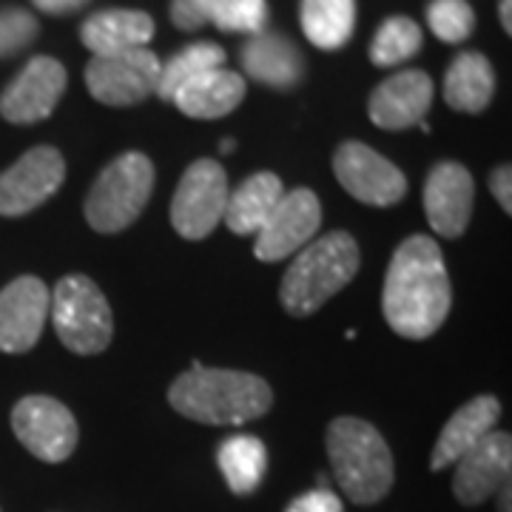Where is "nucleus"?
<instances>
[{"instance_id": "21", "label": "nucleus", "mask_w": 512, "mask_h": 512, "mask_svg": "<svg viewBox=\"0 0 512 512\" xmlns=\"http://www.w3.org/2000/svg\"><path fill=\"white\" fill-rule=\"evenodd\" d=\"M242 66L256 83L274 89H293L302 80V55L282 35H256L242 49Z\"/></svg>"}, {"instance_id": "32", "label": "nucleus", "mask_w": 512, "mask_h": 512, "mask_svg": "<svg viewBox=\"0 0 512 512\" xmlns=\"http://www.w3.org/2000/svg\"><path fill=\"white\" fill-rule=\"evenodd\" d=\"M285 512H342V501L325 487H316L311 493L299 495L296 501H291V507Z\"/></svg>"}, {"instance_id": "17", "label": "nucleus", "mask_w": 512, "mask_h": 512, "mask_svg": "<svg viewBox=\"0 0 512 512\" xmlns=\"http://www.w3.org/2000/svg\"><path fill=\"white\" fill-rule=\"evenodd\" d=\"M433 103V80L419 69L387 77L370 97V120L387 131L424 123V114Z\"/></svg>"}, {"instance_id": "18", "label": "nucleus", "mask_w": 512, "mask_h": 512, "mask_svg": "<svg viewBox=\"0 0 512 512\" xmlns=\"http://www.w3.org/2000/svg\"><path fill=\"white\" fill-rule=\"evenodd\" d=\"M498 416H501V404L495 396H478L464 407H458L450 421L444 424L439 441L433 447L430 467L444 470V467L456 464L458 458L470 453L487 433H493Z\"/></svg>"}, {"instance_id": "34", "label": "nucleus", "mask_w": 512, "mask_h": 512, "mask_svg": "<svg viewBox=\"0 0 512 512\" xmlns=\"http://www.w3.org/2000/svg\"><path fill=\"white\" fill-rule=\"evenodd\" d=\"M86 0H35L37 9H43V12H49V15H66V12H74V9H80Z\"/></svg>"}, {"instance_id": "20", "label": "nucleus", "mask_w": 512, "mask_h": 512, "mask_svg": "<svg viewBox=\"0 0 512 512\" xmlns=\"http://www.w3.org/2000/svg\"><path fill=\"white\" fill-rule=\"evenodd\" d=\"M242 97H245V80L237 72L211 69L188 80L171 100L177 103V109L194 120H217L237 109Z\"/></svg>"}, {"instance_id": "12", "label": "nucleus", "mask_w": 512, "mask_h": 512, "mask_svg": "<svg viewBox=\"0 0 512 512\" xmlns=\"http://www.w3.org/2000/svg\"><path fill=\"white\" fill-rule=\"evenodd\" d=\"M319 225H322L319 197L308 188H296L279 200L271 217L256 231V256L262 262L288 259L316 237Z\"/></svg>"}, {"instance_id": "26", "label": "nucleus", "mask_w": 512, "mask_h": 512, "mask_svg": "<svg viewBox=\"0 0 512 512\" xmlns=\"http://www.w3.org/2000/svg\"><path fill=\"white\" fill-rule=\"evenodd\" d=\"M222 63H225V52H222L217 43H194V46L183 49L177 57H171L165 66H160L157 92L165 100H171L188 80L211 72V69H220Z\"/></svg>"}, {"instance_id": "27", "label": "nucleus", "mask_w": 512, "mask_h": 512, "mask_svg": "<svg viewBox=\"0 0 512 512\" xmlns=\"http://www.w3.org/2000/svg\"><path fill=\"white\" fill-rule=\"evenodd\" d=\"M421 49V29L410 18L384 20L382 29L373 37L370 60L376 66H399Z\"/></svg>"}, {"instance_id": "35", "label": "nucleus", "mask_w": 512, "mask_h": 512, "mask_svg": "<svg viewBox=\"0 0 512 512\" xmlns=\"http://www.w3.org/2000/svg\"><path fill=\"white\" fill-rule=\"evenodd\" d=\"M498 510L510 512V484L501 487V501H498Z\"/></svg>"}, {"instance_id": "15", "label": "nucleus", "mask_w": 512, "mask_h": 512, "mask_svg": "<svg viewBox=\"0 0 512 512\" xmlns=\"http://www.w3.org/2000/svg\"><path fill=\"white\" fill-rule=\"evenodd\" d=\"M473 197H476V183L464 165H436L424 185V214L430 228L439 237H461L473 214Z\"/></svg>"}, {"instance_id": "13", "label": "nucleus", "mask_w": 512, "mask_h": 512, "mask_svg": "<svg viewBox=\"0 0 512 512\" xmlns=\"http://www.w3.org/2000/svg\"><path fill=\"white\" fill-rule=\"evenodd\" d=\"M66 92V69L55 57H32L0 94V114L15 126H32L55 111Z\"/></svg>"}, {"instance_id": "19", "label": "nucleus", "mask_w": 512, "mask_h": 512, "mask_svg": "<svg viewBox=\"0 0 512 512\" xmlns=\"http://www.w3.org/2000/svg\"><path fill=\"white\" fill-rule=\"evenodd\" d=\"M151 37H154V20L146 12L109 9V12H97L83 23V43L86 49H92L94 57L143 49Z\"/></svg>"}, {"instance_id": "14", "label": "nucleus", "mask_w": 512, "mask_h": 512, "mask_svg": "<svg viewBox=\"0 0 512 512\" xmlns=\"http://www.w3.org/2000/svg\"><path fill=\"white\" fill-rule=\"evenodd\" d=\"M52 293L37 276H18L0 291V350L26 353L37 345Z\"/></svg>"}, {"instance_id": "22", "label": "nucleus", "mask_w": 512, "mask_h": 512, "mask_svg": "<svg viewBox=\"0 0 512 512\" xmlns=\"http://www.w3.org/2000/svg\"><path fill=\"white\" fill-rule=\"evenodd\" d=\"M282 197H285V188H282V180L276 174H271V171L254 174L251 180L239 185L234 194H228L222 220L228 222V228L239 237L256 234Z\"/></svg>"}, {"instance_id": "11", "label": "nucleus", "mask_w": 512, "mask_h": 512, "mask_svg": "<svg viewBox=\"0 0 512 512\" xmlns=\"http://www.w3.org/2000/svg\"><path fill=\"white\" fill-rule=\"evenodd\" d=\"M66 177L63 154L52 146L26 151L9 171L0 174V214L23 217L49 200Z\"/></svg>"}, {"instance_id": "4", "label": "nucleus", "mask_w": 512, "mask_h": 512, "mask_svg": "<svg viewBox=\"0 0 512 512\" xmlns=\"http://www.w3.org/2000/svg\"><path fill=\"white\" fill-rule=\"evenodd\" d=\"M328 456L336 481L353 504H376L393 487V456L382 433L362 419L342 416L328 427Z\"/></svg>"}, {"instance_id": "28", "label": "nucleus", "mask_w": 512, "mask_h": 512, "mask_svg": "<svg viewBox=\"0 0 512 512\" xmlns=\"http://www.w3.org/2000/svg\"><path fill=\"white\" fill-rule=\"evenodd\" d=\"M430 29L441 37L444 43H461L473 35L476 15L467 0H433L427 9Z\"/></svg>"}, {"instance_id": "10", "label": "nucleus", "mask_w": 512, "mask_h": 512, "mask_svg": "<svg viewBox=\"0 0 512 512\" xmlns=\"http://www.w3.org/2000/svg\"><path fill=\"white\" fill-rule=\"evenodd\" d=\"M333 174L350 197L376 208H387L407 194L402 171L365 143L339 146L333 157Z\"/></svg>"}, {"instance_id": "8", "label": "nucleus", "mask_w": 512, "mask_h": 512, "mask_svg": "<svg viewBox=\"0 0 512 512\" xmlns=\"http://www.w3.org/2000/svg\"><path fill=\"white\" fill-rule=\"evenodd\" d=\"M160 60L148 49H131L123 55L92 57L86 66V86L94 100L106 106H134L157 92Z\"/></svg>"}, {"instance_id": "23", "label": "nucleus", "mask_w": 512, "mask_h": 512, "mask_svg": "<svg viewBox=\"0 0 512 512\" xmlns=\"http://www.w3.org/2000/svg\"><path fill=\"white\" fill-rule=\"evenodd\" d=\"M495 74L490 60L478 52H464L453 60L447 80H444V97L456 111L478 114L487 109L493 100Z\"/></svg>"}, {"instance_id": "1", "label": "nucleus", "mask_w": 512, "mask_h": 512, "mask_svg": "<svg viewBox=\"0 0 512 512\" xmlns=\"http://www.w3.org/2000/svg\"><path fill=\"white\" fill-rule=\"evenodd\" d=\"M453 288L439 242L410 237L399 245L384 276L382 311L387 325L407 339H427L444 325Z\"/></svg>"}, {"instance_id": "33", "label": "nucleus", "mask_w": 512, "mask_h": 512, "mask_svg": "<svg viewBox=\"0 0 512 512\" xmlns=\"http://www.w3.org/2000/svg\"><path fill=\"white\" fill-rule=\"evenodd\" d=\"M510 165H501L495 168L493 177H490V188H493V197L501 202V208L510 214L512 211V188H510Z\"/></svg>"}, {"instance_id": "31", "label": "nucleus", "mask_w": 512, "mask_h": 512, "mask_svg": "<svg viewBox=\"0 0 512 512\" xmlns=\"http://www.w3.org/2000/svg\"><path fill=\"white\" fill-rule=\"evenodd\" d=\"M225 0H174L171 3V20L180 29H200L205 20L214 18V12L220 9Z\"/></svg>"}, {"instance_id": "5", "label": "nucleus", "mask_w": 512, "mask_h": 512, "mask_svg": "<svg viewBox=\"0 0 512 512\" xmlns=\"http://www.w3.org/2000/svg\"><path fill=\"white\" fill-rule=\"evenodd\" d=\"M154 191V165L146 154H123L103 168L86 200V220L100 234L126 231Z\"/></svg>"}, {"instance_id": "30", "label": "nucleus", "mask_w": 512, "mask_h": 512, "mask_svg": "<svg viewBox=\"0 0 512 512\" xmlns=\"http://www.w3.org/2000/svg\"><path fill=\"white\" fill-rule=\"evenodd\" d=\"M37 37V20L23 9L0 12V57L18 55Z\"/></svg>"}, {"instance_id": "29", "label": "nucleus", "mask_w": 512, "mask_h": 512, "mask_svg": "<svg viewBox=\"0 0 512 512\" xmlns=\"http://www.w3.org/2000/svg\"><path fill=\"white\" fill-rule=\"evenodd\" d=\"M211 20L222 32L262 35V26L268 20V6H265V0H225Z\"/></svg>"}, {"instance_id": "2", "label": "nucleus", "mask_w": 512, "mask_h": 512, "mask_svg": "<svg viewBox=\"0 0 512 512\" xmlns=\"http://www.w3.org/2000/svg\"><path fill=\"white\" fill-rule=\"evenodd\" d=\"M168 402L185 419L228 427L265 416L274 404V390L254 373L194 365L171 384Z\"/></svg>"}, {"instance_id": "24", "label": "nucleus", "mask_w": 512, "mask_h": 512, "mask_svg": "<svg viewBox=\"0 0 512 512\" xmlns=\"http://www.w3.org/2000/svg\"><path fill=\"white\" fill-rule=\"evenodd\" d=\"M356 3L353 0H302V29L319 49H342L353 35Z\"/></svg>"}, {"instance_id": "9", "label": "nucleus", "mask_w": 512, "mask_h": 512, "mask_svg": "<svg viewBox=\"0 0 512 512\" xmlns=\"http://www.w3.org/2000/svg\"><path fill=\"white\" fill-rule=\"evenodd\" d=\"M12 427L20 444L49 464L69 458L77 447V421L66 404L49 396H26L15 404Z\"/></svg>"}, {"instance_id": "3", "label": "nucleus", "mask_w": 512, "mask_h": 512, "mask_svg": "<svg viewBox=\"0 0 512 512\" xmlns=\"http://www.w3.org/2000/svg\"><path fill=\"white\" fill-rule=\"evenodd\" d=\"M359 271V245L345 231L325 234L302 248L282 279V305L291 316H311Z\"/></svg>"}, {"instance_id": "25", "label": "nucleus", "mask_w": 512, "mask_h": 512, "mask_svg": "<svg viewBox=\"0 0 512 512\" xmlns=\"http://www.w3.org/2000/svg\"><path fill=\"white\" fill-rule=\"evenodd\" d=\"M220 470L237 495L254 493L268 470V450L256 436H234L220 444Z\"/></svg>"}, {"instance_id": "6", "label": "nucleus", "mask_w": 512, "mask_h": 512, "mask_svg": "<svg viewBox=\"0 0 512 512\" xmlns=\"http://www.w3.org/2000/svg\"><path fill=\"white\" fill-rule=\"evenodd\" d=\"M49 313L60 342L72 353L94 356L109 348L114 333L111 308L89 276H63L49 299Z\"/></svg>"}, {"instance_id": "16", "label": "nucleus", "mask_w": 512, "mask_h": 512, "mask_svg": "<svg viewBox=\"0 0 512 512\" xmlns=\"http://www.w3.org/2000/svg\"><path fill=\"white\" fill-rule=\"evenodd\" d=\"M512 441L510 433H487L470 453L456 461V481L453 493L461 504L476 507L510 484Z\"/></svg>"}, {"instance_id": "7", "label": "nucleus", "mask_w": 512, "mask_h": 512, "mask_svg": "<svg viewBox=\"0 0 512 512\" xmlns=\"http://www.w3.org/2000/svg\"><path fill=\"white\" fill-rule=\"evenodd\" d=\"M228 177L217 160H197L188 165L183 180L174 191L171 222L185 239H205L225 217Z\"/></svg>"}, {"instance_id": "37", "label": "nucleus", "mask_w": 512, "mask_h": 512, "mask_svg": "<svg viewBox=\"0 0 512 512\" xmlns=\"http://www.w3.org/2000/svg\"><path fill=\"white\" fill-rule=\"evenodd\" d=\"M220 151H222V154H228V151H234V140H225V143H222V146H220Z\"/></svg>"}, {"instance_id": "36", "label": "nucleus", "mask_w": 512, "mask_h": 512, "mask_svg": "<svg viewBox=\"0 0 512 512\" xmlns=\"http://www.w3.org/2000/svg\"><path fill=\"white\" fill-rule=\"evenodd\" d=\"M501 20H504V29L510 32V0H501Z\"/></svg>"}]
</instances>
